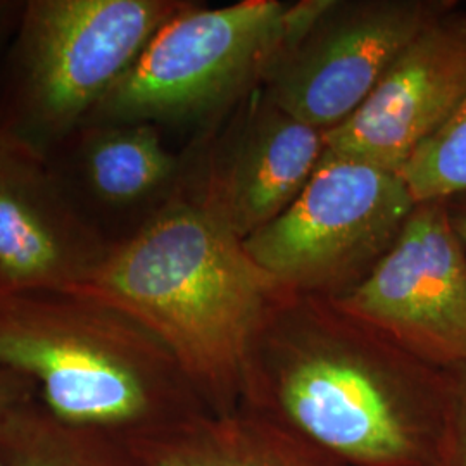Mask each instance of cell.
<instances>
[{"instance_id": "obj_1", "label": "cell", "mask_w": 466, "mask_h": 466, "mask_svg": "<svg viewBox=\"0 0 466 466\" xmlns=\"http://www.w3.org/2000/svg\"><path fill=\"white\" fill-rule=\"evenodd\" d=\"M450 370L394 344L332 299L287 289L250 339L240 406L350 466H441Z\"/></svg>"}, {"instance_id": "obj_2", "label": "cell", "mask_w": 466, "mask_h": 466, "mask_svg": "<svg viewBox=\"0 0 466 466\" xmlns=\"http://www.w3.org/2000/svg\"><path fill=\"white\" fill-rule=\"evenodd\" d=\"M280 285L178 180L76 290L134 318L175 356L209 413L238 410L250 339Z\"/></svg>"}, {"instance_id": "obj_3", "label": "cell", "mask_w": 466, "mask_h": 466, "mask_svg": "<svg viewBox=\"0 0 466 466\" xmlns=\"http://www.w3.org/2000/svg\"><path fill=\"white\" fill-rule=\"evenodd\" d=\"M0 368L30 379L52 415L123 439L208 411L159 339L78 292L0 289Z\"/></svg>"}, {"instance_id": "obj_4", "label": "cell", "mask_w": 466, "mask_h": 466, "mask_svg": "<svg viewBox=\"0 0 466 466\" xmlns=\"http://www.w3.org/2000/svg\"><path fill=\"white\" fill-rule=\"evenodd\" d=\"M325 2L244 0L225 7L190 2L154 35L84 127L215 116L261 86Z\"/></svg>"}, {"instance_id": "obj_5", "label": "cell", "mask_w": 466, "mask_h": 466, "mask_svg": "<svg viewBox=\"0 0 466 466\" xmlns=\"http://www.w3.org/2000/svg\"><path fill=\"white\" fill-rule=\"evenodd\" d=\"M188 0H30L17 30V134L44 149L82 128Z\"/></svg>"}, {"instance_id": "obj_6", "label": "cell", "mask_w": 466, "mask_h": 466, "mask_svg": "<svg viewBox=\"0 0 466 466\" xmlns=\"http://www.w3.org/2000/svg\"><path fill=\"white\" fill-rule=\"evenodd\" d=\"M415 206L400 173L325 149L298 199L244 248L282 289L337 299L367 279Z\"/></svg>"}, {"instance_id": "obj_7", "label": "cell", "mask_w": 466, "mask_h": 466, "mask_svg": "<svg viewBox=\"0 0 466 466\" xmlns=\"http://www.w3.org/2000/svg\"><path fill=\"white\" fill-rule=\"evenodd\" d=\"M456 0H327L269 67L261 90L285 113L329 132L350 119L389 67Z\"/></svg>"}, {"instance_id": "obj_8", "label": "cell", "mask_w": 466, "mask_h": 466, "mask_svg": "<svg viewBox=\"0 0 466 466\" xmlns=\"http://www.w3.org/2000/svg\"><path fill=\"white\" fill-rule=\"evenodd\" d=\"M332 300L432 367H466V249L446 200L417 202L367 279Z\"/></svg>"}, {"instance_id": "obj_9", "label": "cell", "mask_w": 466, "mask_h": 466, "mask_svg": "<svg viewBox=\"0 0 466 466\" xmlns=\"http://www.w3.org/2000/svg\"><path fill=\"white\" fill-rule=\"evenodd\" d=\"M109 249L44 149L0 127V289L76 292Z\"/></svg>"}, {"instance_id": "obj_10", "label": "cell", "mask_w": 466, "mask_h": 466, "mask_svg": "<svg viewBox=\"0 0 466 466\" xmlns=\"http://www.w3.org/2000/svg\"><path fill=\"white\" fill-rule=\"evenodd\" d=\"M466 97V11L432 19L389 67L363 106L325 132V147L400 173Z\"/></svg>"}, {"instance_id": "obj_11", "label": "cell", "mask_w": 466, "mask_h": 466, "mask_svg": "<svg viewBox=\"0 0 466 466\" xmlns=\"http://www.w3.org/2000/svg\"><path fill=\"white\" fill-rule=\"evenodd\" d=\"M194 180L202 202L242 242L298 199L325 154V132L285 113L261 90Z\"/></svg>"}, {"instance_id": "obj_12", "label": "cell", "mask_w": 466, "mask_h": 466, "mask_svg": "<svg viewBox=\"0 0 466 466\" xmlns=\"http://www.w3.org/2000/svg\"><path fill=\"white\" fill-rule=\"evenodd\" d=\"M125 441L144 466H350L244 408L228 415L204 411Z\"/></svg>"}, {"instance_id": "obj_13", "label": "cell", "mask_w": 466, "mask_h": 466, "mask_svg": "<svg viewBox=\"0 0 466 466\" xmlns=\"http://www.w3.org/2000/svg\"><path fill=\"white\" fill-rule=\"evenodd\" d=\"M80 163L88 190L109 208H130L175 188L182 165L156 125L115 123L82 128Z\"/></svg>"}, {"instance_id": "obj_14", "label": "cell", "mask_w": 466, "mask_h": 466, "mask_svg": "<svg viewBox=\"0 0 466 466\" xmlns=\"http://www.w3.org/2000/svg\"><path fill=\"white\" fill-rule=\"evenodd\" d=\"M0 466H144L128 442L52 415L38 398L0 420Z\"/></svg>"}, {"instance_id": "obj_15", "label": "cell", "mask_w": 466, "mask_h": 466, "mask_svg": "<svg viewBox=\"0 0 466 466\" xmlns=\"http://www.w3.org/2000/svg\"><path fill=\"white\" fill-rule=\"evenodd\" d=\"M413 199L466 196V97L450 121L400 167Z\"/></svg>"}, {"instance_id": "obj_16", "label": "cell", "mask_w": 466, "mask_h": 466, "mask_svg": "<svg viewBox=\"0 0 466 466\" xmlns=\"http://www.w3.org/2000/svg\"><path fill=\"white\" fill-rule=\"evenodd\" d=\"M451 408L441 466H466V367L450 370Z\"/></svg>"}, {"instance_id": "obj_17", "label": "cell", "mask_w": 466, "mask_h": 466, "mask_svg": "<svg viewBox=\"0 0 466 466\" xmlns=\"http://www.w3.org/2000/svg\"><path fill=\"white\" fill-rule=\"evenodd\" d=\"M35 398H38V392L30 379L0 368V420Z\"/></svg>"}, {"instance_id": "obj_18", "label": "cell", "mask_w": 466, "mask_h": 466, "mask_svg": "<svg viewBox=\"0 0 466 466\" xmlns=\"http://www.w3.org/2000/svg\"><path fill=\"white\" fill-rule=\"evenodd\" d=\"M446 204H448V211H450L451 223H452L456 233L460 235L466 249V196L448 199Z\"/></svg>"}, {"instance_id": "obj_19", "label": "cell", "mask_w": 466, "mask_h": 466, "mask_svg": "<svg viewBox=\"0 0 466 466\" xmlns=\"http://www.w3.org/2000/svg\"><path fill=\"white\" fill-rule=\"evenodd\" d=\"M4 13H5V7L0 4V28H2V25H4Z\"/></svg>"}]
</instances>
